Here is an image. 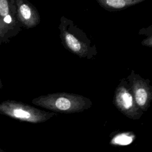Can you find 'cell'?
Returning <instances> with one entry per match:
<instances>
[{
    "instance_id": "obj_1",
    "label": "cell",
    "mask_w": 152,
    "mask_h": 152,
    "mask_svg": "<svg viewBox=\"0 0 152 152\" xmlns=\"http://www.w3.org/2000/svg\"><path fill=\"white\" fill-rule=\"evenodd\" d=\"M32 103L53 112L74 113L90 109V99L80 94L68 93H56L42 95L32 100Z\"/></svg>"
},
{
    "instance_id": "obj_2",
    "label": "cell",
    "mask_w": 152,
    "mask_h": 152,
    "mask_svg": "<svg viewBox=\"0 0 152 152\" xmlns=\"http://www.w3.org/2000/svg\"><path fill=\"white\" fill-rule=\"evenodd\" d=\"M62 44L65 49L80 58L91 59L96 53V47L91 46L86 34L71 20L62 17L59 26Z\"/></svg>"
},
{
    "instance_id": "obj_3",
    "label": "cell",
    "mask_w": 152,
    "mask_h": 152,
    "mask_svg": "<svg viewBox=\"0 0 152 152\" xmlns=\"http://www.w3.org/2000/svg\"><path fill=\"white\" fill-rule=\"evenodd\" d=\"M0 114L20 121L33 124L46 122L57 114L46 112L27 104L13 100L0 103Z\"/></svg>"
},
{
    "instance_id": "obj_4",
    "label": "cell",
    "mask_w": 152,
    "mask_h": 152,
    "mask_svg": "<svg viewBox=\"0 0 152 152\" xmlns=\"http://www.w3.org/2000/svg\"><path fill=\"white\" fill-rule=\"evenodd\" d=\"M113 103L119 111L129 119H139L143 114L137 105L125 78L122 80L115 88Z\"/></svg>"
},
{
    "instance_id": "obj_5",
    "label": "cell",
    "mask_w": 152,
    "mask_h": 152,
    "mask_svg": "<svg viewBox=\"0 0 152 152\" xmlns=\"http://www.w3.org/2000/svg\"><path fill=\"white\" fill-rule=\"evenodd\" d=\"M126 81L137 105L143 112L147 111L152 100V87L149 80L144 79L132 71Z\"/></svg>"
},
{
    "instance_id": "obj_6",
    "label": "cell",
    "mask_w": 152,
    "mask_h": 152,
    "mask_svg": "<svg viewBox=\"0 0 152 152\" xmlns=\"http://www.w3.org/2000/svg\"><path fill=\"white\" fill-rule=\"evenodd\" d=\"M16 15L20 25L31 28L40 23L39 14L36 7L26 0H15Z\"/></svg>"
},
{
    "instance_id": "obj_7",
    "label": "cell",
    "mask_w": 152,
    "mask_h": 152,
    "mask_svg": "<svg viewBox=\"0 0 152 152\" xmlns=\"http://www.w3.org/2000/svg\"><path fill=\"white\" fill-rule=\"evenodd\" d=\"M144 0H97L99 5L109 11H117L137 5Z\"/></svg>"
},
{
    "instance_id": "obj_8",
    "label": "cell",
    "mask_w": 152,
    "mask_h": 152,
    "mask_svg": "<svg viewBox=\"0 0 152 152\" xmlns=\"http://www.w3.org/2000/svg\"><path fill=\"white\" fill-rule=\"evenodd\" d=\"M21 30V27L10 25L0 17V45L7 43L10 39L17 35Z\"/></svg>"
},
{
    "instance_id": "obj_9",
    "label": "cell",
    "mask_w": 152,
    "mask_h": 152,
    "mask_svg": "<svg viewBox=\"0 0 152 152\" xmlns=\"http://www.w3.org/2000/svg\"><path fill=\"white\" fill-rule=\"evenodd\" d=\"M135 137L134 134L132 132H119L112 137L110 143L112 145H128L134 141Z\"/></svg>"
},
{
    "instance_id": "obj_10",
    "label": "cell",
    "mask_w": 152,
    "mask_h": 152,
    "mask_svg": "<svg viewBox=\"0 0 152 152\" xmlns=\"http://www.w3.org/2000/svg\"><path fill=\"white\" fill-rule=\"evenodd\" d=\"M16 13L15 0H0V17L4 19L7 16Z\"/></svg>"
},
{
    "instance_id": "obj_11",
    "label": "cell",
    "mask_w": 152,
    "mask_h": 152,
    "mask_svg": "<svg viewBox=\"0 0 152 152\" xmlns=\"http://www.w3.org/2000/svg\"><path fill=\"white\" fill-rule=\"evenodd\" d=\"M152 36L151 35H150L148 37L147 39H145L144 40L142 41L141 44L145 46H148L150 48L152 47Z\"/></svg>"
},
{
    "instance_id": "obj_12",
    "label": "cell",
    "mask_w": 152,
    "mask_h": 152,
    "mask_svg": "<svg viewBox=\"0 0 152 152\" xmlns=\"http://www.w3.org/2000/svg\"><path fill=\"white\" fill-rule=\"evenodd\" d=\"M2 87H3V84H2V82L1 80L0 79V88H1Z\"/></svg>"
},
{
    "instance_id": "obj_13",
    "label": "cell",
    "mask_w": 152,
    "mask_h": 152,
    "mask_svg": "<svg viewBox=\"0 0 152 152\" xmlns=\"http://www.w3.org/2000/svg\"><path fill=\"white\" fill-rule=\"evenodd\" d=\"M0 152H6L5 151H4V150H2V149H1V148H0Z\"/></svg>"
}]
</instances>
